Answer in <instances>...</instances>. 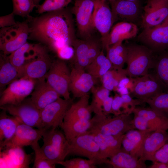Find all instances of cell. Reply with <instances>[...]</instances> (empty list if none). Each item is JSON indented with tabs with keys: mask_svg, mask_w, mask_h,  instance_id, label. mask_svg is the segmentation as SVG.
<instances>
[{
	"mask_svg": "<svg viewBox=\"0 0 168 168\" xmlns=\"http://www.w3.org/2000/svg\"><path fill=\"white\" fill-rule=\"evenodd\" d=\"M72 12L64 8L27 18L29 39L36 41L63 59L73 57V44L76 39Z\"/></svg>",
	"mask_w": 168,
	"mask_h": 168,
	"instance_id": "6da1fadb",
	"label": "cell"
},
{
	"mask_svg": "<svg viewBox=\"0 0 168 168\" xmlns=\"http://www.w3.org/2000/svg\"><path fill=\"white\" fill-rule=\"evenodd\" d=\"M104 113L95 114L90 119L91 126L88 131L96 132L106 135L124 134L129 131L135 129L131 114L123 113L107 116Z\"/></svg>",
	"mask_w": 168,
	"mask_h": 168,
	"instance_id": "7a4b0ae2",
	"label": "cell"
},
{
	"mask_svg": "<svg viewBox=\"0 0 168 168\" xmlns=\"http://www.w3.org/2000/svg\"><path fill=\"white\" fill-rule=\"evenodd\" d=\"M126 46L127 76L134 78L148 74L149 69L153 68L154 52L143 44H132Z\"/></svg>",
	"mask_w": 168,
	"mask_h": 168,
	"instance_id": "3957f363",
	"label": "cell"
},
{
	"mask_svg": "<svg viewBox=\"0 0 168 168\" xmlns=\"http://www.w3.org/2000/svg\"><path fill=\"white\" fill-rule=\"evenodd\" d=\"M42 137L43 144L40 148L42 154L56 164L64 161L69 154V145L64 133L57 128L44 129Z\"/></svg>",
	"mask_w": 168,
	"mask_h": 168,
	"instance_id": "277c9868",
	"label": "cell"
},
{
	"mask_svg": "<svg viewBox=\"0 0 168 168\" xmlns=\"http://www.w3.org/2000/svg\"><path fill=\"white\" fill-rule=\"evenodd\" d=\"M30 28L28 21L17 22L15 25L1 28L0 49L5 55L10 54L25 43L29 39Z\"/></svg>",
	"mask_w": 168,
	"mask_h": 168,
	"instance_id": "5b68a950",
	"label": "cell"
},
{
	"mask_svg": "<svg viewBox=\"0 0 168 168\" xmlns=\"http://www.w3.org/2000/svg\"><path fill=\"white\" fill-rule=\"evenodd\" d=\"M95 0H76L72 12L75 18L78 33L82 39L92 37Z\"/></svg>",
	"mask_w": 168,
	"mask_h": 168,
	"instance_id": "8992f818",
	"label": "cell"
},
{
	"mask_svg": "<svg viewBox=\"0 0 168 168\" xmlns=\"http://www.w3.org/2000/svg\"><path fill=\"white\" fill-rule=\"evenodd\" d=\"M69 143V155L86 157L95 161L97 165L107 164L108 159L102 158L99 146L88 131L73 139Z\"/></svg>",
	"mask_w": 168,
	"mask_h": 168,
	"instance_id": "52a82bcc",
	"label": "cell"
},
{
	"mask_svg": "<svg viewBox=\"0 0 168 168\" xmlns=\"http://www.w3.org/2000/svg\"><path fill=\"white\" fill-rule=\"evenodd\" d=\"M48 49L41 44L36 55L26 62L18 71L19 78L37 79L45 77L53 62Z\"/></svg>",
	"mask_w": 168,
	"mask_h": 168,
	"instance_id": "ba28073f",
	"label": "cell"
},
{
	"mask_svg": "<svg viewBox=\"0 0 168 168\" xmlns=\"http://www.w3.org/2000/svg\"><path fill=\"white\" fill-rule=\"evenodd\" d=\"M45 78L48 83L64 99H71L69 89L70 72L64 61L58 59L53 61Z\"/></svg>",
	"mask_w": 168,
	"mask_h": 168,
	"instance_id": "9c48e42d",
	"label": "cell"
},
{
	"mask_svg": "<svg viewBox=\"0 0 168 168\" xmlns=\"http://www.w3.org/2000/svg\"><path fill=\"white\" fill-rule=\"evenodd\" d=\"M0 107L17 118L22 123L33 128H42L40 110L34 104L30 98H26L16 105H7Z\"/></svg>",
	"mask_w": 168,
	"mask_h": 168,
	"instance_id": "30bf717a",
	"label": "cell"
},
{
	"mask_svg": "<svg viewBox=\"0 0 168 168\" xmlns=\"http://www.w3.org/2000/svg\"><path fill=\"white\" fill-rule=\"evenodd\" d=\"M133 86L129 95L144 102L158 93L167 90L155 73L131 78Z\"/></svg>",
	"mask_w": 168,
	"mask_h": 168,
	"instance_id": "8fae6325",
	"label": "cell"
},
{
	"mask_svg": "<svg viewBox=\"0 0 168 168\" xmlns=\"http://www.w3.org/2000/svg\"><path fill=\"white\" fill-rule=\"evenodd\" d=\"M72 103L71 99L66 100L60 97L40 110L42 128L47 129L60 127Z\"/></svg>",
	"mask_w": 168,
	"mask_h": 168,
	"instance_id": "7c38bea8",
	"label": "cell"
},
{
	"mask_svg": "<svg viewBox=\"0 0 168 168\" xmlns=\"http://www.w3.org/2000/svg\"><path fill=\"white\" fill-rule=\"evenodd\" d=\"M36 80L21 78L9 84L1 93L0 106L7 105H16L21 102L31 93Z\"/></svg>",
	"mask_w": 168,
	"mask_h": 168,
	"instance_id": "4fadbf2b",
	"label": "cell"
},
{
	"mask_svg": "<svg viewBox=\"0 0 168 168\" xmlns=\"http://www.w3.org/2000/svg\"><path fill=\"white\" fill-rule=\"evenodd\" d=\"M143 45L154 52L168 49V17L157 26L144 29L138 38Z\"/></svg>",
	"mask_w": 168,
	"mask_h": 168,
	"instance_id": "5bb4252c",
	"label": "cell"
},
{
	"mask_svg": "<svg viewBox=\"0 0 168 168\" xmlns=\"http://www.w3.org/2000/svg\"><path fill=\"white\" fill-rule=\"evenodd\" d=\"M115 20L111 9L106 1L95 0L93 22L100 33L102 49H105L107 38Z\"/></svg>",
	"mask_w": 168,
	"mask_h": 168,
	"instance_id": "9a60e30c",
	"label": "cell"
},
{
	"mask_svg": "<svg viewBox=\"0 0 168 168\" xmlns=\"http://www.w3.org/2000/svg\"><path fill=\"white\" fill-rule=\"evenodd\" d=\"M144 11L142 22L144 28L159 25L168 17V0H148Z\"/></svg>",
	"mask_w": 168,
	"mask_h": 168,
	"instance_id": "2e32d148",
	"label": "cell"
},
{
	"mask_svg": "<svg viewBox=\"0 0 168 168\" xmlns=\"http://www.w3.org/2000/svg\"><path fill=\"white\" fill-rule=\"evenodd\" d=\"M97 79L85 69L74 67L70 72L69 91L74 97L80 98L91 90Z\"/></svg>",
	"mask_w": 168,
	"mask_h": 168,
	"instance_id": "e0dca14e",
	"label": "cell"
},
{
	"mask_svg": "<svg viewBox=\"0 0 168 168\" xmlns=\"http://www.w3.org/2000/svg\"><path fill=\"white\" fill-rule=\"evenodd\" d=\"M44 130L43 128L35 129L29 125L21 123L18 126L13 137L0 150L5 148L31 146L38 143L42 138Z\"/></svg>",
	"mask_w": 168,
	"mask_h": 168,
	"instance_id": "ac0fdd59",
	"label": "cell"
},
{
	"mask_svg": "<svg viewBox=\"0 0 168 168\" xmlns=\"http://www.w3.org/2000/svg\"><path fill=\"white\" fill-rule=\"evenodd\" d=\"M45 77L36 79L31 99L34 104L41 110L61 96L45 81Z\"/></svg>",
	"mask_w": 168,
	"mask_h": 168,
	"instance_id": "d6986e66",
	"label": "cell"
},
{
	"mask_svg": "<svg viewBox=\"0 0 168 168\" xmlns=\"http://www.w3.org/2000/svg\"><path fill=\"white\" fill-rule=\"evenodd\" d=\"M152 132L136 129L129 131L124 135L122 148L131 155L140 159L145 139Z\"/></svg>",
	"mask_w": 168,
	"mask_h": 168,
	"instance_id": "ffe728a7",
	"label": "cell"
},
{
	"mask_svg": "<svg viewBox=\"0 0 168 168\" xmlns=\"http://www.w3.org/2000/svg\"><path fill=\"white\" fill-rule=\"evenodd\" d=\"M98 145L102 158L107 160L116 154L121 148L124 134L106 135L96 132H90Z\"/></svg>",
	"mask_w": 168,
	"mask_h": 168,
	"instance_id": "44dd1931",
	"label": "cell"
},
{
	"mask_svg": "<svg viewBox=\"0 0 168 168\" xmlns=\"http://www.w3.org/2000/svg\"><path fill=\"white\" fill-rule=\"evenodd\" d=\"M110 2L115 21L118 18L128 21H133L139 15L140 8L137 1L111 0Z\"/></svg>",
	"mask_w": 168,
	"mask_h": 168,
	"instance_id": "7402d4cb",
	"label": "cell"
},
{
	"mask_svg": "<svg viewBox=\"0 0 168 168\" xmlns=\"http://www.w3.org/2000/svg\"><path fill=\"white\" fill-rule=\"evenodd\" d=\"M166 131L157 130L148 136L144 143L140 159L153 161L156 152L168 141V134Z\"/></svg>",
	"mask_w": 168,
	"mask_h": 168,
	"instance_id": "603a6c76",
	"label": "cell"
},
{
	"mask_svg": "<svg viewBox=\"0 0 168 168\" xmlns=\"http://www.w3.org/2000/svg\"><path fill=\"white\" fill-rule=\"evenodd\" d=\"M138 31L137 26L133 23L122 21L117 23L112 27L109 33L105 49L116 43L135 37Z\"/></svg>",
	"mask_w": 168,
	"mask_h": 168,
	"instance_id": "cb8c5ba5",
	"label": "cell"
},
{
	"mask_svg": "<svg viewBox=\"0 0 168 168\" xmlns=\"http://www.w3.org/2000/svg\"><path fill=\"white\" fill-rule=\"evenodd\" d=\"M40 45V43L32 44L27 42L8 56L10 62L17 71L26 62L36 55Z\"/></svg>",
	"mask_w": 168,
	"mask_h": 168,
	"instance_id": "d4e9b609",
	"label": "cell"
},
{
	"mask_svg": "<svg viewBox=\"0 0 168 168\" xmlns=\"http://www.w3.org/2000/svg\"><path fill=\"white\" fill-rule=\"evenodd\" d=\"M107 164L114 168H145V161L127 152L122 148L108 159Z\"/></svg>",
	"mask_w": 168,
	"mask_h": 168,
	"instance_id": "484cf974",
	"label": "cell"
},
{
	"mask_svg": "<svg viewBox=\"0 0 168 168\" xmlns=\"http://www.w3.org/2000/svg\"><path fill=\"white\" fill-rule=\"evenodd\" d=\"M2 110L0 116V150L12 138L18 126L22 123L17 118L8 116L5 111Z\"/></svg>",
	"mask_w": 168,
	"mask_h": 168,
	"instance_id": "4316f807",
	"label": "cell"
},
{
	"mask_svg": "<svg viewBox=\"0 0 168 168\" xmlns=\"http://www.w3.org/2000/svg\"><path fill=\"white\" fill-rule=\"evenodd\" d=\"M89 98L87 94L80 97L76 102L72 103L67 111L63 121L90 119L91 112L89 108Z\"/></svg>",
	"mask_w": 168,
	"mask_h": 168,
	"instance_id": "83f0119b",
	"label": "cell"
},
{
	"mask_svg": "<svg viewBox=\"0 0 168 168\" xmlns=\"http://www.w3.org/2000/svg\"><path fill=\"white\" fill-rule=\"evenodd\" d=\"M132 113L143 117L155 130L166 131L168 129V118L160 114L150 107H136Z\"/></svg>",
	"mask_w": 168,
	"mask_h": 168,
	"instance_id": "f1b7e54d",
	"label": "cell"
},
{
	"mask_svg": "<svg viewBox=\"0 0 168 168\" xmlns=\"http://www.w3.org/2000/svg\"><path fill=\"white\" fill-rule=\"evenodd\" d=\"M4 151H0V157H4L6 161L10 163V168H28L30 156L27 155L22 147H13L5 148Z\"/></svg>",
	"mask_w": 168,
	"mask_h": 168,
	"instance_id": "f546056e",
	"label": "cell"
},
{
	"mask_svg": "<svg viewBox=\"0 0 168 168\" xmlns=\"http://www.w3.org/2000/svg\"><path fill=\"white\" fill-rule=\"evenodd\" d=\"M90 119H77L63 122L60 127L69 142L73 139L88 131L91 126Z\"/></svg>",
	"mask_w": 168,
	"mask_h": 168,
	"instance_id": "4dcf8cb0",
	"label": "cell"
},
{
	"mask_svg": "<svg viewBox=\"0 0 168 168\" xmlns=\"http://www.w3.org/2000/svg\"><path fill=\"white\" fill-rule=\"evenodd\" d=\"M91 38L86 40L76 39L75 40L73 44L74 67L85 69L90 64L88 52Z\"/></svg>",
	"mask_w": 168,
	"mask_h": 168,
	"instance_id": "1f68e13d",
	"label": "cell"
},
{
	"mask_svg": "<svg viewBox=\"0 0 168 168\" xmlns=\"http://www.w3.org/2000/svg\"><path fill=\"white\" fill-rule=\"evenodd\" d=\"M106 56L111 63L113 68L119 70L123 68L126 63L128 49L126 46L119 42L106 48Z\"/></svg>",
	"mask_w": 168,
	"mask_h": 168,
	"instance_id": "d6a6232c",
	"label": "cell"
},
{
	"mask_svg": "<svg viewBox=\"0 0 168 168\" xmlns=\"http://www.w3.org/2000/svg\"><path fill=\"white\" fill-rule=\"evenodd\" d=\"M155 73L168 90V50L154 52Z\"/></svg>",
	"mask_w": 168,
	"mask_h": 168,
	"instance_id": "836d02e7",
	"label": "cell"
},
{
	"mask_svg": "<svg viewBox=\"0 0 168 168\" xmlns=\"http://www.w3.org/2000/svg\"><path fill=\"white\" fill-rule=\"evenodd\" d=\"M0 86L3 88L18 79V71L10 62L8 56L0 54Z\"/></svg>",
	"mask_w": 168,
	"mask_h": 168,
	"instance_id": "e575fe53",
	"label": "cell"
},
{
	"mask_svg": "<svg viewBox=\"0 0 168 168\" xmlns=\"http://www.w3.org/2000/svg\"><path fill=\"white\" fill-rule=\"evenodd\" d=\"M91 90L92 93V99L89 105V109L91 112L95 114H103V104L106 99L110 96V91L102 86L97 87L94 86Z\"/></svg>",
	"mask_w": 168,
	"mask_h": 168,
	"instance_id": "d590c367",
	"label": "cell"
},
{
	"mask_svg": "<svg viewBox=\"0 0 168 168\" xmlns=\"http://www.w3.org/2000/svg\"><path fill=\"white\" fill-rule=\"evenodd\" d=\"M127 76L125 69H110L102 77V86L110 91H116L119 82Z\"/></svg>",
	"mask_w": 168,
	"mask_h": 168,
	"instance_id": "8d00e7d4",
	"label": "cell"
},
{
	"mask_svg": "<svg viewBox=\"0 0 168 168\" xmlns=\"http://www.w3.org/2000/svg\"><path fill=\"white\" fill-rule=\"evenodd\" d=\"M144 102L156 112L168 118V90L160 93Z\"/></svg>",
	"mask_w": 168,
	"mask_h": 168,
	"instance_id": "74e56055",
	"label": "cell"
},
{
	"mask_svg": "<svg viewBox=\"0 0 168 168\" xmlns=\"http://www.w3.org/2000/svg\"><path fill=\"white\" fill-rule=\"evenodd\" d=\"M13 10L12 12L16 15L27 18L34 7H36L33 0H12Z\"/></svg>",
	"mask_w": 168,
	"mask_h": 168,
	"instance_id": "f35d334b",
	"label": "cell"
},
{
	"mask_svg": "<svg viewBox=\"0 0 168 168\" xmlns=\"http://www.w3.org/2000/svg\"><path fill=\"white\" fill-rule=\"evenodd\" d=\"M72 0H45L36 6V12L40 14L60 10L68 5Z\"/></svg>",
	"mask_w": 168,
	"mask_h": 168,
	"instance_id": "ab89813d",
	"label": "cell"
},
{
	"mask_svg": "<svg viewBox=\"0 0 168 168\" xmlns=\"http://www.w3.org/2000/svg\"><path fill=\"white\" fill-rule=\"evenodd\" d=\"M35 153L33 168H54L56 164L46 158L41 153L38 142L31 146Z\"/></svg>",
	"mask_w": 168,
	"mask_h": 168,
	"instance_id": "60d3db41",
	"label": "cell"
},
{
	"mask_svg": "<svg viewBox=\"0 0 168 168\" xmlns=\"http://www.w3.org/2000/svg\"><path fill=\"white\" fill-rule=\"evenodd\" d=\"M57 164L62 165L66 168H95L97 165L93 160L79 158L61 161Z\"/></svg>",
	"mask_w": 168,
	"mask_h": 168,
	"instance_id": "b9f144b4",
	"label": "cell"
},
{
	"mask_svg": "<svg viewBox=\"0 0 168 168\" xmlns=\"http://www.w3.org/2000/svg\"><path fill=\"white\" fill-rule=\"evenodd\" d=\"M121 96L123 100L122 109L124 113L131 114L137 105H142L145 103L141 100L133 99L129 94Z\"/></svg>",
	"mask_w": 168,
	"mask_h": 168,
	"instance_id": "7bdbcfd3",
	"label": "cell"
},
{
	"mask_svg": "<svg viewBox=\"0 0 168 168\" xmlns=\"http://www.w3.org/2000/svg\"><path fill=\"white\" fill-rule=\"evenodd\" d=\"M102 44L91 37L90 39L88 56L90 63L99 55L102 49Z\"/></svg>",
	"mask_w": 168,
	"mask_h": 168,
	"instance_id": "ee69618b",
	"label": "cell"
},
{
	"mask_svg": "<svg viewBox=\"0 0 168 168\" xmlns=\"http://www.w3.org/2000/svg\"><path fill=\"white\" fill-rule=\"evenodd\" d=\"M133 114V123L135 129L144 131L153 132L156 131L143 117L136 114Z\"/></svg>",
	"mask_w": 168,
	"mask_h": 168,
	"instance_id": "f6af8a7d",
	"label": "cell"
},
{
	"mask_svg": "<svg viewBox=\"0 0 168 168\" xmlns=\"http://www.w3.org/2000/svg\"><path fill=\"white\" fill-rule=\"evenodd\" d=\"M104 53V49L102 50L99 55L85 69L86 71L91 75L102 64L106 59Z\"/></svg>",
	"mask_w": 168,
	"mask_h": 168,
	"instance_id": "bcb514c9",
	"label": "cell"
},
{
	"mask_svg": "<svg viewBox=\"0 0 168 168\" xmlns=\"http://www.w3.org/2000/svg\"><path fill=\"white\" fill-rule=\"evenodd\" d=\"M155 161L168 164V141L166 142L155 153L154 156Z\"/></svg>",
	"mask_w": 168,
	"mask_h": 168,
	"instance_id": "7dc6e473",
	"label": "cell"
},
{
	"mask_svg": "<svg viewBox=\"0 0 168 168\" xmlns=\"http://www.w3.org/2000/svg\"><path fill=\"white\" fill-rule=\"evenodd\" d=\"M107 58L102 64L92 74V76L95 78L101 79L103 75L108 71L113 69V65L106 56Z\"/></svg>",
	"mask_w": 168,
	"mask_h": 168,
	"instance_id": "c3c4849f",
	"label": "cell"
},
{
	"mask_svg": "<svg viewBox=\"0 0 168 168\" xmlns=\"http://www.w3.org/2000/svg\"><path fill=\"white\" fill-rule=\"evenodd\" d=\"M123 100L122 98L119 94L115 93L113 97L112 103V114L114 115H117L124 113L121 110L122 108Z\"/></svg>",
	"mask_w": 168,
	"mask_h": 168,
	"instance_id": "681fc988",
	"label": "cell"
},
{
	"mask_svg": "<svg viewBox=\"0 0 168 168\" xmlns=\"http://www.w3.org/2000/svg\"><path fill=\"white\" fill-rule=\"evenodd\" d=\"M14 15L12 12L9 14L0 16V28L11 26L16 24L17 22L15 20Z\"/></svg>",
	"mask_w": 168,
	"mask_h": 168,
	"instance_id": "f907efd6",
	"label": "cell"
},
{
	"mask_svg": "<svg viewBox=\"0 0 168 168\" xmlns=\"http://www.w3.org/2000/svg\"><path fill=\"white\" fill-rule=\"evenodd\" d=\"M113 97L109 96L105 100L103 105L102 108L103 113L107 115L112 113V103Z\"/></svg>",
	"mask_w": 168,
	"mask_h": 168,
	"instance_id": "816d5d0a",
	"label": "cell"
},
{
	"mask_svg": "<svg viewBox=\"0 0 168 168\" xmlns=\"http://www.w3.org/2000/svg\"><path fill=\"white\" fill-rule=\"evenodd\" d=\"M150 168H168V164L164 163L155 161L149 166Z\"/></svg>",
	"mask_w": 168,
	"mask_h": 168,
	"instance_id": "f5cc1de1",
	"label": "cell"
},
{
	"mask_svg": "<svg viewBox=\"0 0 168 168\" xmlns=\"http://www.w3.org/2000/svg\"><path fill=\"white\" fill-rule=\"evenodd\" d=\"M35 4L36 5V6L39 5V3L41 0H33Z\"/></svg>",
	"mask_w": 168,
	"mask_h": 168,
	"instance_id": "db71d44e",
	"label": "cell"
},
{
	"mask_svg": "<svg viewBox=\"0 0 168 168\" xmlns=\"http://www.w3.org/2000/svg\"><path fill=\"white\" fill-rule=\"evenodd\" d=\"M128 1H137L138 0H127Z\"/></svg>",
	"mask_w": 168,
	"mask_h": 168,
	"instance_id": "11a10c76",
	"label": "cell"
},
{
	"mask_svg": "<svg viewBox=\"0 0 168 168\" xmlns=\"http://www.w3.org/2000/svg\"><path fill=\"white\" fill-rule=\"evenodd\" d=\"M102 0L103 1H106V0H109L110 1L111 0Z\"/></svg>",
	"mask_w": 168,
	"mask_h": 168,
	"instance_id": "9f6ffc18",
	"label": "cell"
}]
</instances>
